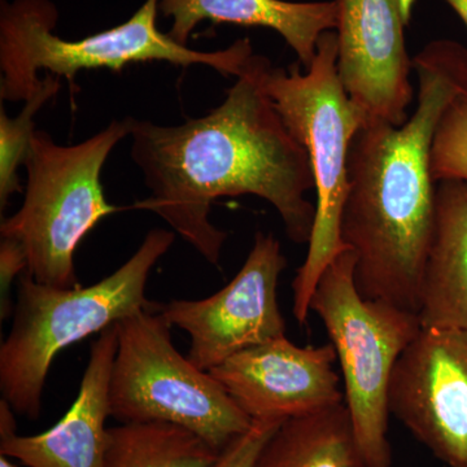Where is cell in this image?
Wrapping results in <instances>:
<instances>
[{
  "label": "cell",
  "mask_w": 467,
  "mask_h": 467,
  "mask_svg": "<svg viewBox=\"0 0 467 467\" xmlns=\"http://www.w3.org/2000/svg\"><path fill=\"white\" fill-rule=\"evenodd\" d=\"M261 58L252 55L225 100L201 119L162 126L128 117L131 159L150 190L131 208L158 214L213 265L227 238L209 221L218 198L269 202L297 244L309 242L315 225L309 156L264 90Z\"/></svg>",
  "instance_id": "6da1fadb"
},
{
  "label": "cell",
  "mask_w": 467,
  "mask_h": 467,
  "mask_svg": "<svg viewBox=\"0 0 467 467\" xmlns=\"http://www.w3.org/2000/svg\"><path fill=\"white\" fill-rule=\"evenodd\" d=\"M417 107L402 125L368 124L349 150L342 239L364 299L418 313L435 221L431 147L448 107L467 94V48L430 42L413 58Z\"/></svg>",
  "instance_id": "7a4b0ae2"
},
{
  "label": "cell",
  "mask_w": 467,
  "mask_h": 467,
  "mask_svg": "<svg viewBox=\"0 0 467 467\" xmlns=\"http://www.w3.org/2000/svg\"><path fill=\"white\" fill-rule=\"evenodd\" d=\"M337 32L319 36L317 54L306 72L300 64L275 67L261 58V84L285 125L309 156L317 192L308 254L292 282V313L299 325L309 318L319 279L342 252L344 204L348 195V159L353 140L367 125L361 110L344 90L337 69Z\"/></svg>",
  "instance_id": "3957f363"
},
{
  "label": "cell",
  "mask_w": 467,
  "mask_h": 467,
  "mask_svg": "<svg viewBox=\"0 0 467 467\" xmlns=\"http://www.w3.org/2000/svg\"><path fill=\"white\" fill-rule=\"evenodd\" d=\"M174 239L169 230H150L124 265L88 287H51L21 275L11 331L0 347V392L15 413L38 420L46 379L61 350L153 308L147 282Z\"/></svg>",
  "instance_id": "277c9868"
},
{
  "label": "cell",
  "mask_w": 467,
  "mask_h": 467,
  "mask_svg": "<svg viewBox=\"0 0 467 467\" xmlns=\"http://www.w3.org/2000/svg\"><path fill=\"white\" fill-rule=\"evenodd\" d=\"M160 0H146L121 26L67 41L55 36L58 9L51 0L0 2V98L26 101L41 84L38 73L64 77L75 84L84 69L121 72L129 64L167 61L175 66H205L223 76L241 75L254 55L250 39L234 42L225 50H192L160 32Z\"/></svg>",
  "instance_id": "5b68a950"
},
{
  "label": "cell",
  "mask_w": 467,
  "mask_h": 467,
  "mask_svg": "<svg viewBox=\"0 0 467 467\" xmlns=\"http://www.w3.org/2000/svg\"><path fill=\"white\" fill-rule=\"evenodd\" d=\"M130 134L129 119L113 121L75 146H60L36 130L26 162V198L14 216L3 220L2 238L20 243L27 275L38 284L75 288V252L103 218L121 211L109 204L101 169L119 140Z\"/></svg>",
  "instance_id": "8992f818"
},
{
  "label": "cell",
  "mask_w": 467,
  "mask_h": 467,
  "mask_svg": "<svg viewBox=\"0 0 467 467\" xmlns=\"http://www.w3.org/2000/svg\"><path fill=\"white\" fill-rule=\"evenodd\" d=\"M355 266L349 248L328 265L310 312L321 318L339 359L346 407L367 467H391L389 382L396 362L422 324L416 312L364 299L356 287Z\"/></svg>",
  "instance_id": "52a82bcc"
},
{
  "label": "cell",
  "mask_w": 467,
  "mask_h": 467,
  "mask_svg": "<svg viewBox=\"0 0 467 467\" xmlns=\"http://www.w3.org/2000/svg\"><path fill=\"white\" fill-rule=\"evenodd\" d=\"M171 327L155 308L138 310L117 322L110 417L121 423H171L223 451L254 420L216 378L178 352Z\"/></svg>",
  "instance_id": "ba28073f"
},
{
  "label": "cell",
  "mask_w": 467,
  "mask_h": 467,
  "mask_svg": "<svg viewBox=\"0 0 467 467\" xmlns=\"http://www.w3.org/2000/svg\"><path fill=\"white\" fill-rule=\"evenodd\" d=\"M287 266L281 243L259 232L244 265L217 294L160 306L169 324L190 337L187 358L209 371L242 350L285 337L278 304L279 275Z\"/></svg>",
  "instance_id": "9c48e42d"
},
{
  "label": "cell",
  "mask_w": 467,
  "mask_h": 467,
  "mask_svg": "<svg viewBox=\"0 0 467 467\" xmlns=\"http://www.w3.org/2000/svg\"><path fill=\"white\" fill-rule=\"evenodd\" d=\"M389 414L448 467H467V331L422 327L396 362Z\"/></svg>",
  "instance_id": "30bf717a"
},
{
  "label": "cell",
  "mask_w": 467,
  "mask_h": 467,
  "mask_svg": "<svg viewBox=\"0 0 467 467\" xmlns=\"http://www.w3.org/2000/svg\"><path fill=\"white\" fill-rule=\"evenodd\" d=\"M337 69L368 124L399 126L413 99L399 0H337Z\"/></svg>",
  "instance_id": "8fae6325"
},
{
  "label": "cell",
  "mask_w": 467,
  "mask_h": 467,
  "mask_svg": "<svg viewBox=\"0 0 467 467\" xmlns=\"http://www.w3.org/2000/svg\"><path fill=\"white\" fill-rule=\"evenodd\" d=\"M333 344L297 347L285 337L242 350L209 370L252 420H285L343 402Z\"/></svg>",
  "instance_id": "7c38bea8"
},
{
  "label": "cell",
  "mask_w": 467,
  "mask_h": 467,
  "mask_svg": "<svg viewBox=\"0 0 467 467\" xmlns=\"http://www.w3.org/2000/svg\"><path fill=\"white\" fill-rule=\"evenodd\" d=\"M119 347L116 324L91 344L78 396L60 422L43 434H16V418L7 401H0V454L27 467H104L110 417L109 382Z\"/></svg>",
  "instance_id": "4fadbf2b"
},
{
  "label": "cell",
  "mask_w": 467,
  "mask_h": 467,
  "mask_svg": "<svg viewBox=\"0 0 467 467\" xmlns=\"http://www.w3.org/2000/svg\"><path fill=\"white\" fill-rule=\"evenodd\" d=\"M159 12L173 20L167 34L183 46L202 21L275 30L304 69L315 60L319 36L337 29V0H160Z\"/></svg>",
  "instance_id": "5bb4252c"
},
{
  "label": "cell",
  "mask_w": 467,
  "mask_h": 467,
  "mask_svg": "<svg viewBox=\"0 0 467 467\" xmlns=\"http://www.w3.org/2000/svg\"><path fill=\"white\" fill-rule=\"evenodd\" d=\"M422 327L467 331V182L436 183L435 221L420 292Z\"/></svg>",
  "instance_id": "9a60e30c"
},
{
  "label": "cell",
  "mask_w": 467,
  "mask_h": 467,
  "mask_svg": "<svg viewBox=\"0 0 467 467\" xmlns=\"http://www.w3.org/2000/svg\"><path fill=\"white\" fill-rule=\"evenodd\" d=\"M254 467H367L344 402L285 420Z\"/></svg>",
  "instance_id": "2e32d148"
},
{
  "label": "cell",
  "mask_w": 467,
  "mask_h": 467,
  "mask_svg": "<svg viewBox=\"0 0 467 467\" xmlns=\"http://www.w3.org/2000/svg\"><path fill=\"white\" fill-rule=\"evenodd\" d=\"M220 453L181 426L121 423L109 429L104 467H209Z\"/></svg>",
  "instance_id": "e0dca14e"
},
{
  "label": "cell",
  "mask_w": 467,
  "mask_h": 467,
  "mask_svg": "<svg viewBox=\"0 0 467 467\" xmlns=\"http://www.w3.org/2000/svg\"><path fill=\"white\" fill-rule=\"evenodd\" d=\"M60 90L58 77L46 73L33 97L15 119L0 109V209L7 208L12 193L23 192L18 168L26 162L36 133L34 117Z\"/></svg>",
  "instance_id": "ac0fdd59"
},
{
  "label": "cell",
  "mask_w": 467,
  "mask_h": 467,
  "mask_svg": "<svg viewBox=\"0 0 467 467\" xmlns=\"http://www.w3.org/2000/svg\"><path fill=\"white\" fill-rule=\"evenodd\" d=\"M435 182H467V94L461 95L442 115L431 147Z\"/></svg>",
  "instance_id": "d6986e66"
},
{
  "label": "cell",
  "mask_w": 467,
  "mask_h": 467,
  "mask_svg": "<svg viewBox=\"0 0 467 467\" xmlns=\"http://www.w3.org/2000/svg\"><path fill=\"white\" fill-rule=\"evenodd\" d=\"M282 423L279 420H254L250 429L221 451L220 456L209 467H254L264 445Z\"/></svg>",
  "instance_id": "ffe728a7"
},
{
  "label": "cell",
  "mask_w": 467,
  "mask_h": 467,
  "mask_svg": "<svg viewBox=\"0 0 467 467\" xmlns=\"http://www.w3.org/2000/svg\"><path fill=\"white\" fill-rule=\"evenodd\" d=\"M27 260L26 251L14 239L0 241V317L8 318L12 312L11 285L15 278L26 273Z\"/></svg>",
  "instance_id": "44dd1931"
},
{
  "label": "cell",
  "mask_w": 467,
  "mask_h": 467,
  "mask_svg": "<svg viewBox=\"0 0 467 467\" xmlns=\"http://www.w3.org/2000/svg\"><path fill=\"white\" fill-rule=\"evenodd\" d=\"M467 27V0H445Z\"/></svg>",
  "instance_id": "7402d4cb"
},
{
  "label": "cell",
  "mask_w": 467,
  "mask_h": 467,
  "mask_svg": "<svg viewBox=\"0 0 467 467\" xmlns=\"http://www.w3.org/2000/svg\"><path fill=\"white\" fill-rule=\"evenodd\" d=\"M400 3L401 15L404 18L405 26H408L411 20V15H413L414 3L416 0H399Z\"/></svg>",
  "instance_id": "603a6c76"
},
{
  "label": "cell",
  "mask_w": 467,
  "mask_h": 467,
  "mask_svg": "<svg viewBox=\"0 0 467 467\" xmlns=\"http://www.w3.org/2000/svg\"><path fill=\"white\" fill-rule=\"evenodd\" d=\"M0 467H16L11 461L8 460V457L2 456L0 457Z\"/></svg>",
  "instance_id": "cb8c5ba5"
}]
</instances>
